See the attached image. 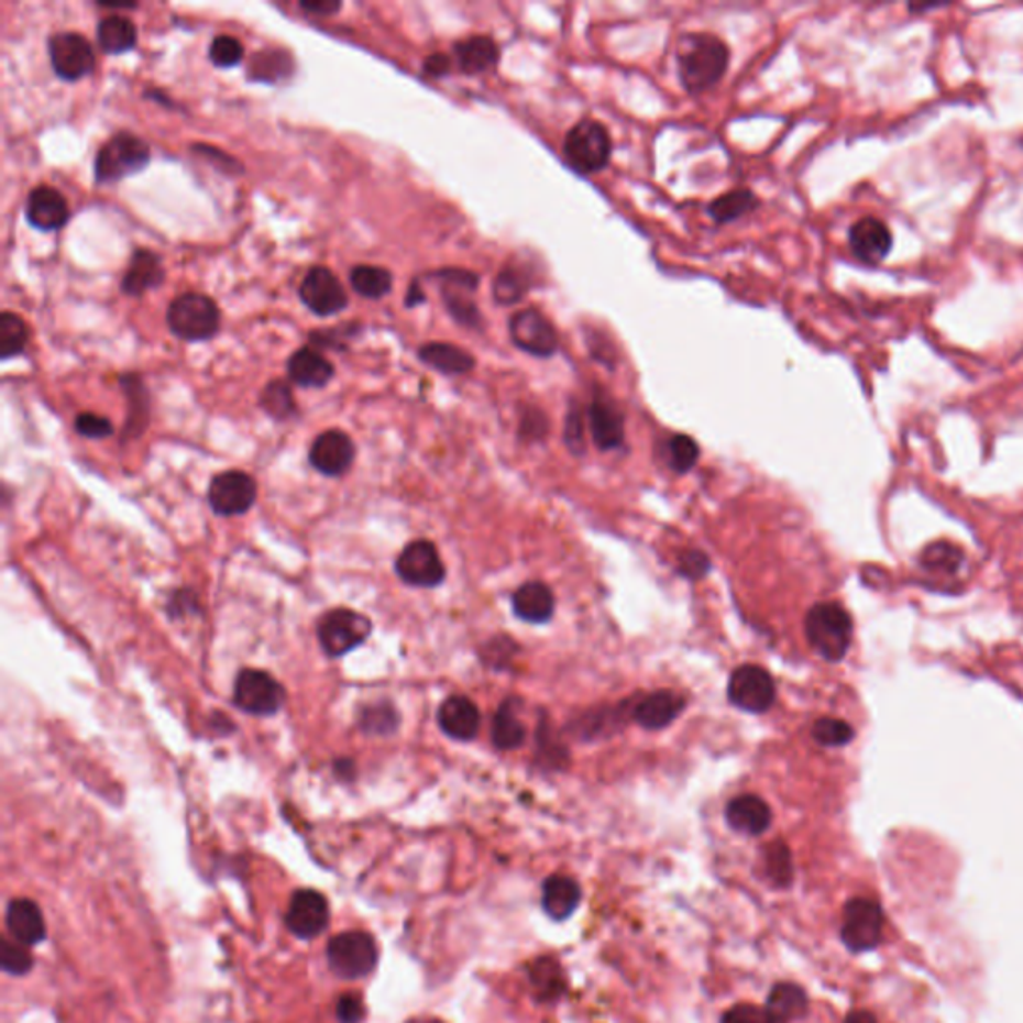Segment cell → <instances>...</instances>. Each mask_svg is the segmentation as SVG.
I'll return each instance as SVG.
<instances>
[{"instance_id":"1","label":"cell","mask_w":1023,"mask_h":1023,"mask_svg":"<svg viewBox=\"0 0 1023 1023\" xmlns=\"http://www.w3.org/2000/svg\"><path fill=\"white\" fill-rule=\"evenodd\" d=\"M678 77L690 95L716 87L729 65L728 44L712 33H688L678 41Z\"/></svg>"},{"instance_id":"2","label":"cell","mask_w":1023,"mask_h":1023,"mask_svg":"<svg viewBox=\"0 0 1023 1023\" xmlns=\"http://www.w3.org/2000/svg\"><path fill=\"white\" fill-rule=\"evenodd\" d=\"M804 630L807 642L824 660L839 662L851 646L854 622L836 602H822L807 612Z\"/></svg>"},{"instance_id":"3","label":"cell","mask_w":1023,"mask_h":1023,"mask_svg":"<svg viewBox=\"0 0 1023 1023\" xmlns=\"http://www.w3.org/2000/svg\"><path fill=\"white\" fill-rule=\"evenodd\" d=\"M612 139L598 120L576 122L564 139V158L580 175H594L610 163Z\"/></svg>"},{"instance_id":"4","label":"cell","mask_w":1023,"mask_h":1023,"mask_svg":"<svg viewBox=\"0 0 1023 1023\" xmlns=\"http://www.w3.org/2000/svg\"><path fill=\"white\" fill-rule=\"evenodd\" d=\"M166 322L175 337L188 342H200L217 334L220 328V312L212 298L186 293L170 302Z\"/></svg>"},{"instance_id":"5","label":"cell","mask_w":1023,"mask_h":1023,"mask_svg":"<svg viewBox=\"0 0 1023 1023\" xmlns=\"http://www.w3.org/2000/svg\"><path fill=\"white\" fill-rule=\"evenodd\" d=\"M328 966L342 980H360L378 964V946L366 932H342L328 942Z\"/></svg>"},{"instance_id":"6","label":"cell","mask_w":1023,"mask_h":1023,"mask_svg":"<svg viewBox=\"0 0 1023 1023\" xmlns=\"http://www.w3.org/2000/svg\"><path fill=\"white\" fill-rule=\"evenodd\" d=\"M148 161L151 148L146 142L131 132H119L97 154L95 176L100 185L119 183L127 176L141 173Z\"/></svg>"},{"instance_id":"7","label":"cell","mask_w":1023,"mask_h":1023,"mask_svg":"<svg viewBox=\"0 0 1023 1023\" xmlns=\"http://www.w3.org/2000/svg\"><path fill=\"white\" fill-rule=\"evenodd\" d=\"M886 925V914L880 902L871 898H851L844 905L839 936L844 946L854 954L871 952L880 946Z\"/></svg>"},{"instance_id":"8","label":"cell","mask_w":1023,"mask_h":1023,"mask_svg":"<svg viewBox=\"0 0 1023 1023\" xmlns=\"http://www.w3.org/2000/svg\"><path fill=\"white\" fill-rule=\"evenodd\" d=\"M372 624L366 616L359 612L338 608V610L328 612L318 622V642L322 650L337 658L344 653L352 652L359 648L360 644L366 642L371 636Z\"/></svg>"},{"instance_id":"9","label":"cell","mask_w":1023,"mask_h":1023,"mask_svg":"<svg viewBox=\"0 0 1023 1023\" xmlns=\"http://www.w3.org/2000/svg\"><path fill=\"white\" fill-rule=\"evenodd\" d=\"M286 692L283 684L262 670L246 668L234 682V704L251 716H273L283 708Z\"/></svg>"},{"instance_id":"10","label":"cell","mask_w":1023,"mask_h":1023,"mask_svg":"<svg viewBox=\"0 0 1023 1023\" xmlns=\"http://www.w3.org/2000/svg\"><path fill=\"white\" fill-rule=\"evenodd\" d=\"M508 330H510L512 342L518 349L538 359L554 356L556 350L560 346V337H558L554 324L536 308L518 310L512 316Z\"/></svg>"},{"instance_id":"11","label":"cell","mask_w":1023,"mask_h":1023,"mask_svg":"<svg viewBox=\"0 0 1023 1023\" xmlns=\"http://www.w3.org/2000/svg\"><path fill=\"white\" fill-rule=\"evenodd\" d=\"M728 697L736 708L750 714H763L776 702L772 675L760 666H740L729 678Z\"/></svg>"},{"instance_id":"12","label":"cell","mask_w":1023,"mask_h":1023,"mask_svg":"<svg viewBox=\"0 0 1023 1023\" xmlns=\"http://www.w3.org/2000/svg\"><path fill=\"white\" fill-rule=\"evenodd\" d=\"M256 482L242 470L217 474L208 486V504L218 516L246 514L256 502Z\"/></svg>"},{"instance_id":"13","label":"cell","mask_w":1023,"mask_h":1023,"mask_svg":"<svg viewBox=\"0 0 1023 1023\" xmlns=\"http://www.w3.org/2000/svg\"><path fill=\"white\" fill-rule=\"evenodd\" d=\"M396 574L408 586L435 588L444 582L447 570L432 542L416 540L413 544L406 546L398 556Z\"/></svg>"},{"instance_id":"14","label":"cell","mask_w":1023,"mask_h":1023,"mask_svg":"<svg viewBox=\"0 0 1023 1023\" xmlns=\"http://www.w3.org/2000/svg\"><path fill=\"white\" fill-rule=\"evenodd\" d=\"M436 276L442 280L444 305L458 324L466 328L482 327L479 306L470 298V295L476 293L479 288V274L460 271V268H447V271L436 273Z\"/></svg>"},{"instance_id":"15","label":"cell","mask_w":1023,"mask_h":1023,"mask_svg":"<svg viewBox=\"0 0 1023 1023\" xmlns=\"http://www.w3.org/2000/svg\"><path fill=\"white\" fill-rule=\"evenodd\" d=\"M51 65L58 77L75 82L95 70V51L82 34L58 33L48 41Z\"/></svg>"},{"instance_id":"16","label":"cell","mask_w":1023,"mask_h":1023,"mask_svg":"<svg viewBox=\"0 0 1023 1023\" xmlns=\"http://www.w3.org/2000/svg\"><path fill=\"white\" fill-rule=\"evenodd\" d=\"M330 924L328 900L316 890H298L293 893L286 910V927L300 939H315Z\"/></svg>"},{"instance_id":"17","label":"cell","mask_w":1023,"mask_h":1023,"mask_svg":"<svg viewBox=\"0 0 1023 1023\" xmlns=\"http://www.w3.org/2000/svg\"><path fill=\"white\" fill-rule=\"evenodd\" d=\"M300 300L316 316H334L349 306V295L337 276L324 266H316L300 284Z\"/></svg>"},{"instance_id":"18","label":"cell","mask_w":1023,"mask_h":1023,"mask_svg":"<svg viewBox=\"0 0 1023 1023\" xmlns=\"http://www.w3.org/2000/svg\"><path fill=\"white\" fill-rule=\"evenodd\" d=\"M590 432L594 444L608 452L624 444V414L610 394L596 388L588 408Z\"/></svg>"},{"instance_id":"19","label":"cell","mask_w":1023,"mask_h":1023,"mask_svg":"<svg viewBox=\"0 0 1023 1023\" xmlns=\"http://www.w3.org/2000/svg\"><path fill=\"white\" fill-rule=\"evenodd\" d=\"M354 442L342 430H327L310 448V464L324 476H342L354 462Z\"/></svg>"},{"instance_id":"20","label":"cell","mask_w":1023,"mask_h":1023,"mask_svg":"<svg viewBox=\"0 0 1023 1023\" xmlns=\"http://www.w3.org/2000/svg\"><path fill=\"white\" fill-rule=\"evenodd\" d=\"M849 251L864 264H880L893 246L892 232L880 218H860L848 234Z\"/></svg>"},{"instance_id":"21","label":"cell","mask_w":1023,"mask_h":1023,"mask_svg":"<svg viewBox=\"0 0 1023 1023\" xmlns=\"http://www.w3.org/2000/svg\"><path fill=\"white\" fill-rule=\"evenodd\" d=\"M26 220L34 229L53 232L68 222V205L65 197L53 186H36L26 198Z\"/></svg>"},{"instance_id":"22","label":"cell","mask_w":1023,"mask_h":1023,"mask_svg":"<svg viewBox=\"0 0 1023 1023\" xmlns=\"http://www.w3.org/2000/svg\"><path fill=\"white\" fill-rule=\"evenodd\" d=\"M438 726L452 740L470 741L479 736V706L466 696H450L438 710Z\"/></svg>"},{"instance_id":"23","label":"cell","mask_w":1023,"mask_h":1023,"mask_svg":"<svg viewBox=\"0 0 1023 1023\" xmlns=\"http://www.w3.org/2000/svg\"><path fill=\"white\" fill-rule=\"evenodd\" d=\"M686 706V700L672 690H660L642 697L634 710L631 716L646 729H662L670 726Z\"/></svg>"},{"instance_id":"24","label":"cell","mask_w":1023,"mask_h":1023,"mask_svg":"<svg viewBox=\"0 0 1023 1023\" xmlns=\"http://www.w3.org/2000/svg\"><path fill=\"white\" fill-rule=\"evenodd\" d=\"M726 822L740 834L760 836L772 826V810L758 795H738L726 806Z\"/></svg>"},{"instance_id":"25","label":"cell","mask_w":1023,"mask_h":1023,"mask_svg":"<svg viewBox=\"0 0 1023 1023\" xmlns=\"http://www.w3.org/2000/svg\"><path fill=\"white\" fill-rule=\"evenodd\" d=\"M7 930L12 939L22 946H38L46 937V925H44L41 908L24 898L12 900L7 908Z\"/></svg>"},{"instance_id":"26","label":"cell","mask_w":1023,"mask_h":1023,"mask_svg":"<svg viewBox=\"0 0 1023 1023\" xmlns=\"http://www.w3.org/2000/svg\"><path fill=\"white\" fill-rule=\"evenodd\" d=\"M454 58L464 75H484L498 65L501 48L492 36L472 34L454 44Z\"/></svg>"},{"instance_id":"27","label":"cell","mask_w":1023,"mask_h":1023,"mask_svg":"<svg viewBox=\"0 0 1023 1023\" xmlns=\"http://www.w3.org/2000/svg\"><path fill=\"white\" fill-rule=\"evenodd\" d=\"M288 378L305 388H322L334 376L332 362L318 350L300 349L286 362Z\"/></svg>"},{"instance_id":"28","label":"cell","mask_w":1023,"mask_h":1023,"mask_svg":"<svg viewBox=\"0 0 1023 1023\" xmlns=\"http://www.w3.org/2000/svg\"><path fill=\"white\" fill-rule=\"evenodd\" d=\"M582 902L580 883L568 876H550L542 886V908L556 922H564Z\"/></svg>"},{"instance_id":"29","label":"cell","mask_w":1023,"mask_h":1023,"mask_svg":"<svg viewBox=\"0 0 1023 1023\" xmlns=\"http://www.w3.org/2000/svg\"><path fill=\"white\" fill-rule=\"evenodd\" d=\"M164 280V268L161 258L153 251H136L132 254L131 264L122 278V293L129 296H142L146 290H153Z\"/></svg>"},{"instance_id":"30","label":"cell","mask_w":1023,"mask_h":1023,"mask_svg":"<svg viewBox=\"0 0 1023 1023\" xmlns=\"http://www.w3.org/2000/svg\"><path fill=\"white\" fill-rule=\"evenodd\" d=\"M514 614L530 624H544L554 614V594L542 582H528L514 592Z\"/></svg>"},{"instance_id":"31","label":"cell","mask_w":1023,"mask_h":1023,"mask_svg":"<svg viewBox=\"0 0 1023 1023\" xmlns=\"http://www.w3.org/2000/svg\"><path fill=\"white\" fill-rule=\"evenodd\" d=\"M420 360L428 364L430 369L448 374V376H458V374H469L476 366V359L469 354L466 350L447 344V342H430L418 350Z\"/></svg>"},{"instance_id":"32","label":"cell","mask_w":1023,"mask_h":1023,"mask_svg":"<svg viewBox=\"0 0 1023 1023\" xmlns=\"http://www.w3.org/2000/svg\"><path fill=\"white\" fill-rule=\"evenodd\" d=\"M766 1010L770 1013L773 1023H792L802 1020L807 1013V993L804 988L782 981L773 986Z\"/></svg>"},{"instance_id":"33","label":"cell","mask_w":1023,"mask_h":1023,"mask_svg":"<svg viewBox=\"0 0 1023 1023\" xmlns=\"http://www.w3.org/2000/svg\"><path fill=\"white\" fill-rule=\"evenodd\" d=\"M97 36H99L100 48H102L107 55H122V53H129V51L134 48L136 41H139V34H136L134 22H132L129 16H122V14H117V12H112V14L105 16V19L99 22Z\"/></svg>"},{"instance_id":"34","label":"cell","mask_w":1023,"mask_h":1023,"mask_svg":"<svg viewBox=\"0 0 1023 1023\" xmlns=\"http://www.w3.org/2000/svg\"><path fill=\"white\" fill-rule=\"evenodd\" d=\"M516 706H518V700L510 697L502 702L501 708L494 716L492 741L498 750H516L526 740V728L520 718L516 716Z\"/></svg>"},{"instance_id":"35","label":"cell","mask_w":1023,"mask_h":1023,"mask_svg":"<svg viewBox=\"0 0 1023 1023\" xmlns=\"http://www.w3.org/2000/svg\"><path fill=\"white\" fill-rule=\"evenodd\" d=\"M530 983L540 1002H556L566 991V978L554 958H540L530 966Z\"/></svg>"},{"instance_id":"36","label":"cell","mask_w":1023,"mask_h":1023,"mask_svg":"<svg viewBox=\"0 0 1023 1023\" xmlns=\"http://www.w3.org/2000/svg\"><path fill=\"white\" fill-rule=\"evenodd\" d=\"M758 207H760V200L750 188H734L716 200H712L708 212L710 217L714 218V222L729 224L734 220H740L741 217L750 215Z\"/></svg>"},{"instance_id":"37","label":"cell","mask_w":1023,"mask_h":1023,"mask_svg":"<svg viewBox=\"0 0 1023 1023\" xmlns=\"http://www.w3.org/2000/svg\"><path fill=\"white\" fill-rule=\"evenodd\" d=\"M530 276L524 273L516 264H506L501 273L496 274L492 284V296L498 306H514L522 302L524 296L530 290Z\"/></svg>"},{"instance_id":"38","label":"cell","mask_w":1023,"mask_h":1023,"mask_svg":"<svg viewBox=\"0 0 1023 1023\" xmlns=\"http://www.w3.org/2000/svg\"><path fill=\"white\" fill-rule=\"evenodd\" d=\"M393 283V274L388 273L386 268H381V266L360 264V266H354L350 271V284H352L354 293H359L364 298H371V300H378V298L391 295Z\"/></svg>"},{"instance_id":"39","label":"cell","mask_w":1023,"mask_h":1023,"mask_svg":"<svg viewBox=\"0 0 1023 1023\" xmlns=\"http://www.w3.org/2000/svg\"><path fill=\"white\" fill-rule=\"evenodd\" d=\"M763 878L772 883L773 888H788L794 882V864L792 854L784 842H773L766 846L762 854Z\"/></svg>"},{"instance_id":"40","label":"cell","mask_w":1023,"mask_h":1023,"mask_svg":"<svg viewBox=\"0 0 1023 1023\" xmlns=\"http://www.w3.org/2000/svg\"><path fill=\"white\" fill-rule=\"evenodd\" d=\"M29 342V328L14 312L0 315V356L2 360L19 356Z\"/></svg>"},{"instance_id":"41","label":"cell","mask_w":1023,"mask_h":1023,"mask_svg":"<svg viewBox=\"0 0 1023 1023\" xmlns=\"http://www.w3.org/2000/svg\"><path fill=\"white\" fill-rule=\"evenodd\" d=\"M664 454L670 469L678 472V474H686L696 466L700 448H697L694 438L686 435H674L666 440Z\"/></svg>"},{"instance_id":"42","label":"cell","mask_w":1023,"mask_h":1023,"mask_svg":"<svg viewBox=\"0 0 1023 1023\" xmlns=\"http://www.w3.org/2000/svg\"><path fill=\"white\" fill-rule=\"evenodd\" d=\"M261 406L262 410L274 420L290 418L296 410L295 396L290 391V384H286L284 381L268 382V386L262 391Z\"/></svg>"},{"instance_id":"43","label":"cell","mask_w":1023,"mask_h":1023,"mask_svg":"<svg viewBox=\"0 0 1023 1023\" xmlns=\"http://www.w3.org/2000/svg\"><path fill=\"white\" fill-rule=\"evenodd\" d=\"M922 566L927 570H937L946 574H956L964 564V552L958 546L949 544L946 540H939L934 544L927 546L922 556H920Z\"/></svg>"},{"instance_id":"44","label":"cell","mask_w":1023,"mask_h":1023,"mask_svg":"<svg viewBox=\"0 0 1023 1023\" xmlns=\"http://www.w3.org/2000/svg\"><path fill=\"white\" fill-rule=\"evenodd\" d=\"M293 73V61L284 51H266L254 56L251 63V77L266 82H276Z\"/></svg>"},{"instance_id":"45","label":"cell","mask_w":1023,"mask_h":1023,"mask_svg":"<svg viewBox=\"0 0 1023 1023\" xmlns=\"http://www.w3.org/2000/svg\"><path fill=\"white\" fill-rule=\"evenodd\" d=\"M812 736L820 746L839 748V746H848L849 741L854 740L856 732L844 719L820 718L812 728Z\"/></svg>"},{"instance_id":"46","label":"cell","mask_w":1023,"mask_h":1023,"mask_svg":"<svg viewBox=\"0 0 1023 1023\" xmlns=\"http://www.w3.org/2000/svg\"><path fill=\"white\" fill-rule=\"evenodd\" d=\"M398 722H400V718H398L396 710L391 704L382 702L376 706L364 708L362 716H360V728L369 732V734H376V736H388V734L396 732Z\"/></svg>"},{"instance_id":"47","label":"cell","mask_w":1023,"mask_h":1023,"mask_svg":"<svg viewBox=\"0 0 1023 1023\" xmlns=\"http://www.w3.org/2000/svg\"><path fill=\"white\" fill-rule=\"evenodd\" d=\"M0 966L11 976H24L33 968V958L26 952V946H22L14 939L12 942L4 939L0 946Z\"/></svg>"},{"instance_id":"48","label":"cell","mask_w":1023,"mask_h":1023,"mask_svg":"<svg viewBox=\"0 0 1023 1023\" xmlns=\"http://www.w3.org/2000/svg\"><path fill=\"white\" fill-rule=\"evenodd\" d=\"M210 61L212 65L218 66V68H232V66L239 65L244 56V46L240 44V41H237L234 36H229V34H222V36H217L212 44H210Z\"/></svg>"},{"instance_id":"49","label":"cell","mask_w":1023,"mask_h":1023,"mask_svg":"<svg viewBox=\"0 0 1023 1023\" xmlns=\"http://www.w3.org/2000/svg\"><path fill=\"white\" fill-rule=\"evenodd\" d=\"M564 442L574 457H582L586 452V438H584V413L578 404H572L568 410L564 422Z\"/></svg>"},{"instance_id":"50","label":"cell","mask_w":1023,"mask_h":1023,"mask_svg":"<svg viewBox=\"0 0 1023 1023\" xmlns=\"http://www.w3.org/2000/svg\"><path fill=\"white\" fill-rule=\"evenodd\" d=\"M75 428H77L78 435L85 436V438H95V440L109 438L114 432L109 418L90 413L78 414Z\"/></svg>"},{"instance_id":"51","label":"cell","mask_w":1023,"mask_h":1023,"mask_svg":"<svg viewBox=\"0 0 1023 1023\" xmlns=\"http://www.w3.org/2000/svg\"><path fill=\"white\" fill-rule=\"evenodd\" d=\"M548 418L546 414L536 408V406H528L522 413V420H520V436L524 440H542L546 435H548Z\"/></svg>"},{"instance_id":"52","label":"cell","mask_w":1023,"mask_h":1023,"mask_svg":"<svg viewBox=\"0 0 1023 1023\" xmlns=\"http://www.w3.org/2000/svg\"><path fill=\"white\" fill-rule=\"evenodd\" d=\"M722 1023H773L766 1008L754 1003H738L722 1015Z\"/></svg>"},{"instance_id":"53","label":"cell","mask_w":1023,"mask_h":1023,"mask_svg":"<svg viewBox=\"0 0 1023 1023\" xmlns=\"http://www.w3.org/2000/svg\"><path fill=\"white\" fill-rule=\"evenodd\" d=\"M364 1003L359 996L346 993L337 1003V1018L340 1023H360L364 1020Z\"/></svg>"},{"instance_id":"54","label":"cell","mask_w":1023,"mask_h":1023,"mask_svg":"<svg viewBox=\"0 0 1023 1023\" xmlns=\"http://www.w3.org/2000/svg\"><path fill=\"white\" fill-rule=\"evenodd\" d=\"M680 572L688 578L706 576L710 572L708 556L700 550H690L680 560Z\"/></svg>"},{"instance_id":"55","label":"cell","mask_w":1023,"mask_h":1023,"mask_svg":"<svg viewBox=\"0 0 1023 1023\" xmlns=\"http://www.w3.org/2000/svg\"><path fill=\"white\" fill-rule=\"evenodd\" d=\"M302 11L310 12L315 16H332L342 9V2L338 0H302L300 2Z\"/></svg>"},{"instance_id":"56","label":"cell","mask_w":1023,"mask_h":1023,"mask_svg":"<svg viewBox=\"0 0 1023 1023\" xmlns=\"http://www.w3.org/2000/svg\"><path fill=\"white\" fill-rule=\"evenodd\" d=\"M450 70H452V61L450 56L442 55V53H435L425 61V73L428 77H447Z\"/></svg>"},{"instance_id":"57","label":"cell","mask_w":1023,"mask_h":1023,"mask_svg":"<svg viewBox=\"0 0 1023 1023\" xmlns=\"http://www.w3.org/2000/svg\"><path fill=\"white\" fill-rule=\"evenodd\" d=\"M844 1023H878L876 1015L870 1012H864V1010H858V1012L849 1013Z\"/></svg>"},{"instance_id":"58","label":"cell","mask_w":1023,"mask_h":1023,"mask_svg":"<svg viewBox=\"0 0 1023 1023\" xmlns=\"http://www.w3.org/2000/svg\"><path fill=\"white\" fill-rule=\"evenodd\" d=\"M425 293L420 290V286H418V284L414 283L413 286H410V293H408V296H406V306L420 305V302H425Z\"/></svg>"},{"instance_id":"59","label":"cell","mask_w":1023,"mask_h":1023,"mask_svg":"<svg viewBox=\"0 0 1023 1023\" xmlns=\"http://www.w3.org/2000/svg\"><path fill=\"white\" fill-rule=\"evenodd\" d=\"M408 1023H442L440 1020H432V1018H418V1020H410Z\"/></svg>"}]
</instances>
